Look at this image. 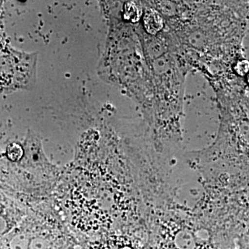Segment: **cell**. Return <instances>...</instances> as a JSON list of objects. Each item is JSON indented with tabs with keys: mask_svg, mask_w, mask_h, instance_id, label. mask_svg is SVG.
<instances>
[{
	"mask_svg": "<svg viewBox=\"0 0 249 249\" xmlns=\"http://www.w3.org/2000/svg\"><path fill=\"white\" fill-rule=\"evenodd\" d=\"M145 3L142 14V26L147 35L156 36L166 29V21L163 15L152 6L151 2Z\"/></svg>",
	"mask_w": 249,
	"mask_h": 249,
	"instance_id": "obj_1",
	"label": "cell"
},
{
	"mask_svg": "<svg viewBox=\"0 0 249 249\" xmlns=\"http://www.w3.org/2000/svg\"><path fill=\"white\" fill-rule=\"evenodd\" d=\"M124 18L127 22L137 23L141 20L143 14V7L140 2L127 1L124 5Z\"/></svg>",
	"mask_w": 249,
	"mask_h": 249,
	"instance_id": "obj_2",
	"label": "cell"
},
{
	"mask_svg": "<svg viewBox=\"0 0 249 249\" xmlns=\"http://www.w3.org/2000/svg\"><path fill=\"white\" fill-rule=\"evenodd\" d=\"M6 155L9 160L12 161H18L22 158L24 150L22 147L17 142H12L8 145L6 148Z\"/></svg>",
	"mask_w": 249,
	"mask_h": 249,
	"instance_id": "obj_3",
	"label": "cell"
},
{
	"mask_svg": "<svg viewBox=\"0 0 249 249\" xmlns=\"http://www.w3.org/2000/svg\"><path fill=\"white\" fill-rule=\"evenodd\" d=\"M235 70L241 76H244L249 71V62L247 60H240L236 65Z\"/></svg>",
	"mask_w": 249,
	"mask_h": 249,
	"instance_id": "obj_4",
	"label": "cell"
},
{
	"mask_svg": "<svg viewBox=\"0 0 249 249\" xmlns=\"http://www.w3.org/2000/svg\"><path fill=\"white\" fill-rule=\"evenodd\" d=\"M47 245L45 241L40 240V239H37V247L36 249H46Z\"/></svg>",
	"mask_w": 249,
	"mask_h": 249,
	"instance_id": "obj_5",
	"label": "cell"
},
{
	"mask_svg": "<svg viewBox=\"0 0 249 249\" xmlns=\"http://www.w3.org/2000/svg\"></svg>",
	"mask_w": 249,
	"mask_h": 249,
	"instance_id": "obj_6",
	"label": "cell"
}]
</instances>
